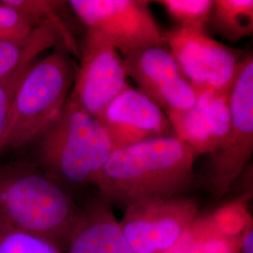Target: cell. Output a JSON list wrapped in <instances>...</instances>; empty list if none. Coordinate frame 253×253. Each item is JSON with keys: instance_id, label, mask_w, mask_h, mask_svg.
Masks as SVG:
<instances>
[{"instance_id": "cell-21", "label": "cell", "mask_w": 253, "mask_h": 253, "mask_svg": "<svg viewBox=\"0 0 253 253\" xmlns=\"http://www.w3.org/2000/svg\"><path fill=\"white\" fill-rule=\"evenodd\" d=\"M238 253H253V220L250 221L241 232Z\"/></svg>"}, {"instance_id": "cell-3", "label": "cell", "mask_w": 253, "mask_h": 253, "mask_svg": "<svg viewBox=\"0 0 253 253\" xmlns=\"http://www.w3.org/2000/svg\"><path fill=\"white\" fill-rule=\"evenodd\" d=\"M39 142V167L68 190L93 186L113 151L99 120L70 94L63 110Z\"/></svg>"}, {"instance_id": "cell-18", "label": "cell", "mask_w": 253, "mask_h": 253, "mask_svg": "<svg viewBox=\"0 0 253 253\" xmlns=\"http://www.w3.org/2000/svg\"><path fill=\"white\" fill-rule=\"evenodd\" d=\"M0 253H62L37 235L0 222Z\"/></svg>"}, {"instance_id": "cell-4", "label": "cell", "mask_w": 253, "mask_h": 253, "mask_svg": "<svg viewBox=\"0 0 253 253\" xmlns=\"http://www.w3.org/2000/svg\"><path fill=\"white\" fill-rule=\"evenodd\" d=\"M75 74L62 49L31 66L15 95L4 150L38 142L54 125L70 97Z\"/></svg>"}, {"instance_id": "cell-16", "label": "cell", "mask_w": 253, "mask_h": 253, "mask_svg": "<svg viewBox=\"0 0 253 253\" xmlns=\"http://www.w3.org/2000/svg\"><path fill=\"white\" fill-rule=\"evenodd\" d=\"M218 35L236 42L253 34V0H215L209 24Z\"/></svg>"}, {"instance_id": "cell-8", "label": "cell", "mask_w": 253, "mask_h": 253, "mask_svg": "<svg viewBox=\"0 0 253 253\" xmlns=\"http://www.w3.org/2000/svg\"><path fill=\"white\" fill-rule=\"evenodd\" d=\"M164 43L194 93L213 89L230 94L241 52L218 42L207 32L177 27L163 33Z\"/></svg>"}, {"instance_id": "cell-15", "label": "cell", "mask_w": 253, "mask_h": 253, "mask_svg": "<svg viewBox=\"0 0 253 253\" xmlns=\"http://www.w3.org/2000/svg\"><path fill=\"white\" fill-rule=\"evenodd\" d=\"M62 40L68 48L74 49L73 37L61 24L44 20L24 38L0 40V80L9 76L27 61L36 60L40 54Z\"/></svg>"}, {"instance_id": "cell-14", "label": "cell", "mask_w": 253, "mask_h": 253, "mask_svg": "<svg viewBox=\"0 0 253 253\" xmlns=\"http://www.w3.org/2000/svg\"><path fill=\"white\" fill-rule=\"evenodd\" d=\"M241 232L232 215L220 207L210 214L199 215L180 240L165 253H238Z\"/></svg>"}, {"instance_id": "cell-1", "label": "cell", "mask_w": 253, "mask_h": 253, "mask_svg": "<svg viewBox=\"0 0 253 253\" xmlns=\"http://www.w3.org/2000/svg\"><path fill=\"white\" fill-rule=\"evenodd\" d=\"M198 156L174 134L150 139L112 151L92 187L123 210L143 200L185 196L197 183Z\"/></svg>"}, {"instance_id": "cell-12", "label": "cell", "mask_w": 253, "mask_h": 253, "mask_svg": "<svg viewBox=\"0 0 253 253\" xmlns=\"http://www.w3.org/2000/svg\"><path fill=\"white\" fill-rule=\"evenodd\" d=\"M229 95L213 89L195 92L196 100L190 108L166 114L173 134L198 155L215 153L230 130Z\"/></svg>"}, {"instance_id": "cell-6", "label": "cell", "mask_w": 253, "mask_h": 253, "mask_svg": "<svg viewBox=\"0 0 253 253\" xmlns=\"http://www.w3.org/2000/svg\"><path fill=\"white\" fill-rule=\"evenodd\" d=\"M68 4L87 30L106 38L124 57L164 43L149 1L71 0Z\"/></svg>"}, {"instance_id": "cell-11", "label": "cell", "mask_w": 253, "mask_h": 253, "mask_svg": "<svg viewBox=\"0 0 253 253\" xmlns=\"http://www.w3.org/2000/svg\"><path fill=\"white\" fill-rule=\"evenodd\" d=\"M97 119L108 135L113 151L173 134L163 110L130 86L112 100Z\"/></svg>"}, {"instance_id": "cell-5", "label": "cell", "mask_w": 253, "mask_h": 253, "mask_svg": "<svg viewBox=\"0 0 253 253\" xmlns=\"http://www.w3.org/2000/svg\"><path fill=\"white\" fill-rule=\"evenodd\" d=\"M231 126L223 145L210 155L206 185L223 198L243 175L253 153V56L240 59L229 95Z\"/></svg>"}, {"instance_id": "cell-17", "label": "cell", "mask_w": 253, "mask_h": 253, "mask_svg": "<svg viewBox=\"0 0 253 253\" xmlns=\"http://www.w3.org/2000/svg\"><path fill=\"white\" fill-rule=\"evenodd\" d=\"M157 3L163 6L181 28L206 32L213 0H161Z\"/></svg>"}, {"instance_id": "cell-10", "label": "cell", "mask_w": 253, "mask_h": 253, "mask_svg": "<svg viewBox=\"0 0 253 253\" xmlns=\"http://www.w3.org/2000/svg\"><path fill=\"white\" fill-rule=\"evenodd\" d=\"M126 77L165 114L190 108L196 96L171 53L153 46L122 58Z\"/></svg>"}, {"instance_id": "cell-9", "label": "cell", "mask_w": 253, "mask_h": 253, "mask_svg": "<svg viewBox=\"0 0 253 253\" xmlns=\"http://www.w3.org/2000/svg\"><path fill=\"white\" fill-rule=\"evenodd\" d=\"M128 86L117 49L98 32L87 30L71 96L97 118Z\"/></svg>"}, {"instance_id": "cell-2", "label": "cell", "mask_w": 253, "mask_h": 253, "mask_svg": "<svg viewBox=\"0 0 253 253\" xmlns=\"http://www.w3.org/2000/svg\"><path fill=\"white\" fill-rule=\"evenodd\" d=\"M84 217L69 190L39 166H0V222L42 237L66 253Z\"/></svg>"}, {"instance_id": "cell-13", "label": "cell", "mask_w": 253, "mask_h": 253, "mask_svg": "<svg viewBox=\"0 0 253 253\" xmlns=\"http://www.w3.org/2000/svg\"><path fill=\"white\" fill-rule=\"evenodd\" d=\"M65 253H132L113 207L98 195L86 202L84 217Z\"/></svg>"}, {"instance_id": "cell-7", "label": "cell", "mask_w": 253, "mask_h": 253, "mask_svg": "<svg viewBox=\"0 0 253 253\" xmlns=\"http://www.w3.org/2000/svg\"><path fill=\"white\" fill-rule=\"evenodd\" d=\"M199 215V204L193 197L153 198L126 207L119 225L132 253H165Z\"/></svg>"}, {"instance_id": "cell-19", "label": "cell", "mask_w": 253, "mask_h": 253, "mask_svg": "<svg viewBox=\"0 0 253 253\" xmlns=\"http://www.w3.org/2000/svg\"><path fill=\"white\" fill-rule=\"evenodd\" d=\"M35 62L36 60H31L22 64L16 71L0 80V154L4 150L16 92L25 75Z\"/></svg>"}, {"instance_id": "cell-20", "label": "cell", "mask_w": 253, "mask_h": 253, "mask_svg": "<svg viewBox=\"0 0 253 253\" xmlns=\"http://www.w3.org/2000/svg\"><path fill=\"white\" fill-rule=\"evenodd\" d=\"M40 24L35 19L7 4L5 0L0 1V40L27 37Z\"/></svg>"}]
</instances>
